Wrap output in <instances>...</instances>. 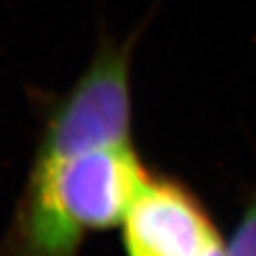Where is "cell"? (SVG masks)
Masks as SVG:
<instances>
[{"mask_svg": "<svg viewBox=\"0 0 256 256\" xmlns=\"http://www.w3.org/2000/svg\"><path fill=\"white\" fill-rule=\"evenodd\" d=\"M126 256H226L212 217L185 185L152 178L124 216Z\"/></svg>", "mask_w": 256, "mask_h": 256, "instance_id": "3", "label": "cell"}, {"mask_svg": "<svg viewBox=\"0 0 256 256\" xmlns=\"http://www.w3.org/2000/svg\"><path fill=\"white\" fill-rule=\"evenodd\" d=\"M226 256H256V190L246 204L242 220L236 226Z\"/></svg>", "mask_w": 256, "mask_h": 256, "instance_id": "4", "label": "cell"}, {"mask_svg": "<svg viewBox=\"0 0 256 256\" xmlns=\"http://www.w3.org/2000/svg\"><path fill=\"white\" fill-rule=\"evenodd\" d=\"M132 144L130 50L104 44L44 121L36 158H66Z\"/></svg>", "mask_w": 256, "mask_h": 256, "instance_id": "2", "label": "cell"}, {"mask_svg": "<svg viewBox=\"0 0 256 256\" xmlns=\"http://www.w3.org/2000/svg\"><path fill=\"white\" fill-rule=\"evenodd\" d=\"M150 174L130 146L34 160L11 256H76L84 238L124 220Z\"/></svg>", "mask_w": 256, "mask_h": 256, "instance_id": "1", "label": "cell"}]
</instances>
